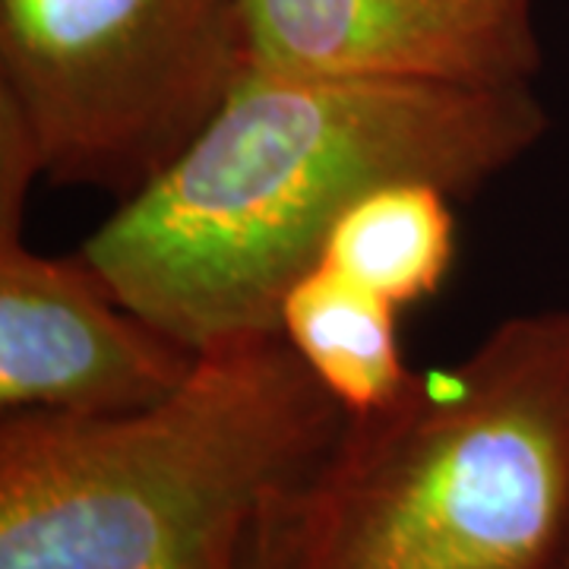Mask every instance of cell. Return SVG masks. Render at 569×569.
I'll return each instance as SVG.
<instances>
[{"label":"cell","instance_id":"52a82bcc","mask_svg":"<svg viewBox=\"0 0 569 569\" xmlns=\"http://www.w3.org/2000/svg\"><path fill=\"white\" fill-rule=\"evenodd\" d=\"M399 310L336 266H310L279 307V332L348 418L389 406L411 380Z\"/></svg>","mask_w":569,"mask_h":569},{"label":"cell","instance_id":"3957f363","mask_svg":"<svg viewBox=\"0 0 569 569\" xmlns=\"http://www.w3.org/2000/svg\"><path fill=\"white\" fill-rule=\"evenodd\" d=\"M301 569H569L567 307L348 418L301 490Z\"/></svg>","mask_w":569,"mask_h":569},{"label":"cell","instance_id":"6da1fadb","mask_svg":"<svg viewBox=\"0 0 569 569\" xmlns=\"http://www.w3.org/2000/svg\"><path fill=\"white\" fill-rule=\"evenodd\" d=\"M531 86L291 73L250 63L178 162L82 244L114 295L190 351L279 332L288 288L370 190L471 197L548 137Z\"/></svg>","mask_w":569,"mask_h":569},{"label":"cell","instance_id":"7a4b0ae2","mask_svg":"<svg viewBox=\"0 0 569 569\" xmlns=\"http://www.w3.org/2000/svg\"><path fill=\"white\" fill-rule=\"evenodd\" d=\"M346 421L282 332L203 351L133 411H0V569H238Z\"/></svg>","mask_w":569,"mask_h":569},{"label":"cell","instance_id":"ba28073f","mask_svg":"<svg viewBox=\"0 0 569 569\" xmlns=\"http://www.w3.org/2000/svg\"><path fill=\"white\" fill-rule=\"evenodd\" d=\"M447 190L396 181L370 190L332 228L323 263L342 269L392 305L425 301L447 279L456 257V219Z\"/></svg>","mask_w":569,"mask_h":569},{"label":"cell","instance_id":"8992f818","mask_svg":"<svg viewBox=\"0 0 569 569\" xmlns=\"http://www.w3.org/2000/svg\"><path fill=\"white\" fill-rule=\"evenodd\" d=\"M253 63L291 73L531 86V0H241Z\"/></svg>","mask_w":569,"mask_h":569},{"label":"cell","instance_id":"5b68a950","mask_svg":"<svg viewBox=\"0 0 569 569\" xmlns=\"http://www.w3.org/2000/svg\"><path fill=\"white\" fill-rule=\"evenodd\" d=\"M197 358L82 253L44 257L22 222L0 224V411H133L181 387Z\"/></svg>","mask_w":569,"mask_h":569},{"label":"cell","instance_id":"9c48e42d","mask_svg":"<svg viewBox=\"0 0 569 569\" xmlns=\"http://www.w3.org/2000/svg\"><path fill=\"white\" fill-rule=\"evenodd\" d=\"M305 488L284 493L266 509L247 541L238 569H301V490Z\"/></svg>","mask_w":569,"mask_h":569},{"label":"cell","instance_id":"277c9868","mask_svg":"<svg viewBox=\"0 0 569 569\" xmlns=\"http://www.w3.org/2000/svg\"><path fill=\"white\" fill-rule=\"evenodd\" d=\"M253 63L241 0H0V104L41 181L142 193Z\"/></svg>","mask_w":569,"mask_h":569}]
</instances>
